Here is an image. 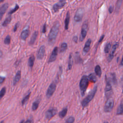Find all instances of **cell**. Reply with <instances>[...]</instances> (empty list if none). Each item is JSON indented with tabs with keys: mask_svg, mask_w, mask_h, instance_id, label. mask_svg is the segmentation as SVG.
Segmentation results:
<instances>
[{
	"mask_svg": "<svg viewBox=\"0 0 123 123\" xmlns=\"http://www.w3.org/2000/svg\"><path fill=\"white\" fill-rule=\"evenodd\" d=\"M119 46V43L118 42H116L113 46L111 50V51L108 57V61L109 62H110L113 59V57H114V53L117 49V48H118Z\"/></svg>",
	"mask_w": 123,
	"mask_h": 123,
	"instance_id": "11",
	"label": "cell"
},
{
	"mask_svg": "<svg viewBox=\"0 0 123 123\" xmlns=\"http://www.w3.org/2000/svg\"><path fill=\"white\" fill-rule=\"evenodd\" d=\"M11 20H12V16L11 15H10L5 19V20L3 21V23L2 24V25L3 27L7 26L9 24V23L11 22Z\"/></svg>",
	"mask_w": 123,
	"mask_h": 123,
	"instance_id": "25",
	"label": "cell"
},
{
	"mask_svg": "<svg viewBox=\"0 0 123 123\" xmlns=\"http://www.w3.org/2000/svg\"><path fill=\"white\" fill-rule=\"evenodd\" d=\"M95 72L97 76L100 77L102 74V71L101 67L99 65H97L95 67Z\"/></svg>",
	"mask_w": 123,
	"mask_h": 123,
	"instance_id": "22",
	"label": "cell"
},
{
	"mask_svg": "<svg viewBox=\"0 0 123 123\" xmlns=\"http://www.w3.org/2000/svg\"><path fill=\"white\" fill-rule=\"evenodd\" d=\"M67 48V44L66 43H62L61 45L60 52H63L64 51H65L66 50Z\"/></svg>",
	"mask_w": 123,
	"mask_h": 123,
	"instance_id": "32",
	"label": "cell"
},
{
	"mask_svg": "<svg viewBox=\"0 0 123 123\" xmlns=\"http://www.w3.org/2000/svg\"><path fill=\"white\" fill-rule=\"evenodd\" d=\"M37 35H38V32L37 31H35V32H34V33L33 34L31 37V39L29 42V45H32L34 44L37 38Z\"/></svg>",
	"mask_w": 123,
	"mask_h": 123,
	"instance_id": "19",
	"label": "cell"
},
{
	"mask_svg": "<svg viewBox=\"0 0 123 123\" xmlns=\"http://www.w3.org/2000/svg\"></svg>",
	"mask_w": 123,
	"mask_h": 123,
	"instance_id": "50",
	"label": "cell"
},
{
	"mask_svg": "<svg viewBox=\"0 0 123 123\" xmlns=\"http://www.w3.org/2000/svg\"></svg>",
	"mask_w": 123,
	"mask_h": 123,
	"instance_id": "51",
	"label": "cell"
},
{
	"mask_svg": "<svg viewBox=\"0 0 123 123\" xmlns=\"http://www.w3.org/2000/svg\"><path fill=\"white\" fill-rule=\"evenodd\" d=\"M110 75H111V80L112 84L114 85H116L117 83V79H116V75H115V74L114 73H111L110 74Z\"/></svg>",
	"mask_w": 123,
	"mask_h": 123,
	"instance_id": "24",
	"label": "cell"
},
{
	"mask_svg": "<svg viewBox=\"0 0 123 123\" xmlns=\"http://www.w3.org/2000/svg\"><path fill=\"white\" fill-rule=\"evenodd\" d=\"M91 43V39H88L86 42L85 46L84 47L83 49V52L85 54H86V53H87L89 49H90V44Z\"/></svg>",
	"mask_w": 123,
	"mask_h": 123,
	"instance_id": "14",
	"label": "cell"
},
{
	"mask_svg": "<svg viewBox=\"0 0 123 123\" xmlns=\"http://www.w3.org/2000/svg\"><path fill=\"white\" fill-rule=\"evenodd\" d=\"M109 123L108 122H104V123Z\"/></svg>",
	"mask_w": 123,
	"mask_h": 123,
	"instance_id": "49",
	"label": "cell"
},
{
	"mask_svg": "<svg viewBox=\"0 0 123 123\" xmlns=\"http://www.w3.org/2000/svg\"><path fill=\"white\" fill-rule=\"evenodd\" d=\"M123 0H117V3L116 4V7H115V12H118L121 7V5L122 4Z\"/></svg>",
	"mask_w": 123,
	"mask_h": 123,
	"instance_id": "29",
	"label": "cell"
},
{
	"mask_svg": "<svg viewBox=\"0 0 123 123\" xmlns=\"http://www.w3.org/2000/svg\"><path fill=\"white\" fill-rule=\"evenodd\" d=\"M18 25H19V24H18V23H17V24L15 25L14 27V29H13V31H14V32H15V31L17 30V27H18Z\"/></svg>",
	"mask_w": 123,
	"mask_h": 123,
	"instance_id": "42",
	"label": "cell"
},
{
	"mask_svg": "<svg viewBox=\"0 0 123 123\" xmlns=\"http://www.w3.org/2000/svg\"><path fill=\"white\" fill-rule=\"evenodd\" d=\"M84 14V9L82 8L78 9L75 13L74 19L75 22H79L81 21L83 18Z\"/></svg>",
	"mask_w": 123,
	"mask_h": 123,
	"instance_id": "7",
	"label": "cell"
},
{
	"mask_svg": "<svg viewBox=\"0 0 123 123\" xmlns=\"http://www.w3.org/2000/svg\"><path fill=\"white\" fill-rule=\"evenodd\" d=\"M111 48V44L110 43H108L106 44V45H105V48H104V52L105 53H109L110 50V49Z\"/></svg>",
	"mask_w": 123,
	"mask_h": 123,
	"instance_id": "33",
	"label": "cell"
},
{
	"mask_svg": "<svg viewBox=\"0 0 123 123\" xmlns=\"http://www.w3.org/2000/svg\"><path fill=\"white\" fill-rule=\"evenodd\" d=\"M3 123V121H1L0 122V123Z\"/></svg>",
	"mask_w": 123,
	"mask_h": 123,
	"instance_id": "48",
	"label": "cell"
},
{
	"mask_svg": "<svg viewBox=\"0 0 123 123\" xmlns=\"http://www.w3.org/2000/svg\"><path fill=\"white\" fill-rule=\"evenodd\" d=\"M77 39H78V38H77V36H74V37H73V41H74L75 43H77Z\"/></svg>",
	"mask_w": 123,
	"mask_h": 123,
	"instance_id": "41",
	"label": "cell"
},
{
	"mask_svg": "<svg viewBox=\"0 0 123 123\" xmlns=\"http://www.w3.org/2000/svg\"><path fill=\"white\" fill-rule=\"evenodd\" d=\"M106 84L105 88V95L106 97L108 99L111 97V96L112 95L113 91H112L111 81L109 78L107 77L106 76Z\"/></svg>",
	"mask_w": 123,
	"mask_h": 123,
	"instance_id": "4",
	"label": "cell"
},
{
	"mask_svg": "<svg viewBox=\"0 0 123 123\" xmlns=\"http://www.w3.org/2000/svg\"><path fill=\"white\" fill-rule=\"evenodd\" d=\"M123 114V98L122 99L121 102L117 108V111H116V115H120Z\"/></svg>",
	"mask_w": 123,
	"mask_h": 123,
	"instance_id": "17",
	"label": "cell"
},
{
	"mask_svg": "<svg viewBox=\"0 0 123 123\" xmlns=\"http://www.w3.org/2000/svg\"><path fill=\"white\" fill-rule=\"evenodd\" d=\"M120 65L121 66H123V56H122V60H121V62Z\"/></svg>",
	"mask_w": 123,
	"mask_h": 123,
	"instance_id": "45",
	"label": "cell"
},
{
	"mask_svg": "<svg viewBox=\"0 0 123 123\" xmlns=\"http://www.w3.org/2000/svg\"><path fill=\"white\" fill-rule=\"evenodd\" d=\"M60 24L59 22L56 23L52 27L48 36V42L50 45H52L55 41L59 31Z\"/></svg>",
	"mask_w": 123,
	"mask_h": 123,
	"instance_id": "1",
	"label": "cell"
},
{
	"mask_svg": "<svg viewBox=\"0 0 123 123\" xmlns=\"http://www.w3.org/2000/svg\"><path fill=\"white\" fill-rule=\"evenodd\" d=\"M113 7L112 6H111L109 7V12L110 13H111L113 12Z\"/></svg>",
	"mask_w": 123,
	"mask_h": 123,
	"instance_id": "40",
	"label": "cell"
},
{
	"mask_svg": "<svg viewBox=\"0 0 123 123\" xmlns=\"http://www.w3.org/2000/svg\"><path fill=\"white\" fill-rule=\"evenodd\" d=\"M74 118L73 116H70L68 118L65 122V123H74Z\"/></svg>",
	"mask_w": 123,
	"mask_h": 123,
	"instance_id": "35",
	"label": "cell"
},
{
	"mask_svg": "<svg viewBox=\"0 0 123 123\" xmlns=\"http://www.w3.org/2000/svg\"><path fill=\"white\" fill-rule=\"evenodd\" d=\"M30 94H31V92H29L22 100V105L23 106L24 105L26 102L28 100L29 98V97H30Z\"/></svg>",
	"mask_w": 123,
	"mask_h": 123,
	"instance_id": "30",
	"label": "cell"
},
{
	"mask_svg": "<svg viewBox=\"0 0 123 123\" xmlns=\"http://www.w3.org/2000/svg\"><path fill=\"white\" fill-rule=\"evenodd\" d=\"M46 31V25L44 24L42 27V33H45Z\"/></svg>",
	"mask_w": 123,
	"mask_h": 123,
	"instance_id": "39",
	"label": "cell"
},
{
	"mask_svg": "<svg viewBox=\"0 0 123 123\" xmlns=\"http://www.w3.org/2000/svg\"><path fill=\"white\" fill-rule=\"evenodd\" d=\"M10 42H11V37L9 35H7L4 39V43L5 44L8 45L10 43Z\"/></svg>",
	"mask_w": 123,
	"mask_h": 123,
	"instance_id": "34",
	"label": "cell"
},
{
	"mask_svg": "<svg viewBox=\"0 0 123 123\" xmlns=\"http://www.w3.org/2000/svg\"><path fill=\"white\" fill-rule=\"evenodd\" d=\"M66 0H60L59 2L55 3L53 6V10L54 12H56L59 9L62 8L66 4Z\"/></svg>",
	"mask_w": 123,
	"mask_h": 123,
	"instance_id": "10",
	"label": "cell"
},
{
	"mask_svg": "<svg viewBox=\"0 0 123 123\" xmlns=\"http://www.w3.org/2000/svg\"><path fill=\"white\" fill-rule=\"evenodd\" d=\"M70 13L69 12H67L65 21H64V28H65V29L66 30H67L68 29V26H69V24L70 22Z\"/></svg>",
	"mask_w": 123,
	"mask_h": 123,
	"instance_id": "20",
	"label": "cell"
},
{
	"mask_svg": "<svg viewBox=\"0 0 123 123\" xmlns=\"http://www.w3.org/2000/svg\"><path fill=\"white\" fill-rule=\"evenodd\" d=\"M104 37V35H102V36L100 37V39H99V41H98V43H100V42H101V41L103 40Z\"/></svg>",
	"mask_w": 123,
	"mask_h": 123,
	"instance_id": "44",
	"label": "cell"
},
{
	"mask_svg": "<svg viewBox=\"0 0 123 123\" xmlns=\"http://www.w3.org/2000/svg\"><path fill=\"white\" fill-rule=\"evenodd\" d=\"M39 102H40V100L39 99H37L33 102V103L32 104V111H35L37 110V109L38 107Z\"/></svg>",
	"mask_w": 123,
	"mask_h": 123,
	"instance_id": "27",
	"label": "cell"
},
{
	"mask_svg": "<svg viewBox=\"0 0 123 123\" xmlns=\"http://www.w3.org/2000/svg\"><path fill=\"white\" fill-rule=\"evenodd\" d=\"M67 112V108H64L59 113V116L60 117V118L62 119L66 116Z\"/></svg>",
	"mask_w": 123,
	"mask_h": 123,
	"instance_id": "23",
	"label": "cell"
},
{
	"mask_svg": "<svg viewBox=\"0 0 123 123\" xmlns=\"http://www.w3.org/2000/svg\"><path fill=\"white\" fill-rule=\"evenodd\" d=\"M34 61H35V57L33 55L31 56L28 61V65L30 67H32L34 65Z\"/></svg>",
	"mask_w": 123,
	"mask_h": 123,
	"instance_id": "26",
	"label": "cell"
},
{
	"mask_svg": "<svg viewBox=\"0 0 123 123\" xmlns=\"http://www.w3.org/2000/svg\"><path fill=\"white\" fill-rule=\"evenodd\" d=\"M29 35V30L28 29L23 30L21 34V38L23 40H25Z\"/></svg>",
	"mask_w": 123,
	"mask_h": 123,
	"instance_id": "18",
	"label": "cell"
},
{
	"mask_svg": "<svg viewBox=\"0 0 123 123\" xmlns=\"http://www.w3.org/2000/svg\"><path fill=\"white\" fill-rule=\"evenodd\" d=\"M6 91V88L5 87H3L1 88L0 92V98H2L5 95Z\"/></svg>",
	"mask_w": 123,
	"mask_h": 123,
	"instance_id": "37",
	"label": "cell"
},
{
	"mask_svg": "<svg viewBox=\"0 0 123 123\" xmlns=\"http://www.w3.org/2000/svg\"><path fill=\"white\" fill-rule=\"evenodd\" d=\"M58 47H55L53 49L51 52V54L49 57V62H54L56 60L57 58V54H58Z\"/></svg>",
	"mask_w": 123,
	"mask_h": 123,
	"instance_id": "12",
	"label": "cell"
},
{
	"mask_svg": "<svg viewBox=\"0 0 123 123\" xmlns=\"http://www.w3.org/2000/svg\"><path fill=\"white\" fill-rule=\"evenodd\" d=\"M20 123H25V120H22L20 122Z\"/></svg>",
	"mask_w": 123,
	"mask_h": 123,
	"instance_id": "46",
	"label": "cell"
},
{
	"mask_svg": "<svg viewBox=\"0 0 123 123\" xmlns=\"http://www.w3.org/2000/svg\"><path fill=\"white\" fill-rule=\"evenodd\" d=\"M19 8V6H18L17 4H16V5H15V7H14L13 9H12V10H11V11H10V12H9V13H8L9 15L12 14L13 13L15 12Z\"/></svg>",
	"mask_w": 123,
	"mask_h": 123,
	"instance_id": "36",
	"label": "cell"
},
{
	"mask_svg": "<svg viewBox=\"0 0 123 123\" xmlns=\"http://www.w3.org/2000/svg\"><path fill=\"white\" fill-rule=\"evenodd\" d=\"M88 30V25L87 23H84L82 26L81 35L80 37V41H83L86 37Z\"/></svg>",
	"mask_w": 123,
	"mask_h": 123,
	"instance_id": "9",
	"label": "cell"
},
{
	"mask_svg": "<svg viewBox=\"0 0 123 123\" xmlns=\"http://www.w3.org/2000/svg\"><path fill=\"white\" fill-rule=\"evenodd\" d=\"M4 80H5V77L1 76L0 77V84H2L4 82Z\"/></svg>",
	"mask_w": 123,
	"mask_h": 123,
	"instance_id": "43",
	"label": "cell"
},
{
	"mask_svg": "<svg viewBox=\"0 0 123 123\" xmlns=\"http://www.w3.org/2000/svg\"><path fill=\"white\" fill-rule=\"evenodd\" d=\"M88 78L90 81L93 83H95L97 81L96 75L94 73H91L90 74H89V75H88Z\"/></svg>",
	"mask_w": 123,
	"mask_h": 123,
	"instance_id": "28",
	"label": "cell"
},
{
	"mask_svg": "<svg viewBox=\"0 0 123 123\" xmlns=\"http://www.w3.org/2000/svg\"><path fill=\"white\" fill-rule=\"evenodd\" d=\"M74 57H75V61L76 63H81V62H82V60L80 56V54L78 52H75Z\"/></svg>",
	"mask_w": 123,
	"mask_h": 123,
	"instance_id": "31",
	"label": "cell"
},
{
	"mask_svg": "<svg viewBox=\"0 0 123 123\" xmlns=\"http://www.w3.org/2000/svg\"><path fill=\"white\" fill-rule=\"evenodd\" d=\"M21 71L20 70H18L16 73V74L15 75V77L13 79V85L14 86L16 85L17 83L19 81L20 79H21Z\"/></svg>",
	"mask_w": 123,
	"mask_h": 123,
	"instance_id": "16",
	"label": "cell"
},
{
	"mask_svg": "<svg viewBox=\"0 0 123 123\" xmlns=\"http://www.w3.org/2000/svg\"><path fill=\"white\" fill-rule=\"evenodd\" d=\"M73 58L72 56V54L70 53L69 57V60H68V69L69 70H71L73 64Z\"/></svg>",
	"mask_w": 123,
	"mask_h": 123,
	"instance_id": "21",
	"label": "cell"
},
{
	"mask_svg": "<svg viewBox=\"0 0 123 123\" xmlns=\"http://www.w3.org/2000/svg\"><path fill=\"white\" fill-rule=\"evenodd\" d=\"M98 86H95L93 89L91 90V91L90 92L89 95H88L81 102V105L83 107H86L89 103L92 100V99L94 97L97 91Z\"/></svg>",
	"mask_w": 123,
	"mask_h": 123,
	"instance_id": "3",
	"label": "cell"
},
{
	"mask_svg": "<svg viewBox=\"0 0 123 123\" xmlns=\"http://www.w3.org/2000/svg\"><path fill=\"white\" fill-rule=\"evenodd\" d=\"M9 7V4L7 3H6L4 4H3L0 9V19L2 18V17L3 15L5 13L6 11H7L8 8Z\"/></svg>",
	"mask_w": 123,
	"mask_h": 123,
	"instance_id": "15",
	"label": "cell"
},
{
	"mask_svg": "<svg viewBox=\"0 0 123 123\" xmlns=\"http://www.w3.org/2000/svg\"><path fill=\"white\" fill-rule=\"evenodd\" d=\"M25 123H33V118L32 117L29 118L27 120V121Z\"/></svg>",
	"mask_w": 123,
	"mask_h": 123,
	"instance_id": "38",
	"label": "cell"
},
{
	"mask_svg": "<svg viewBox=\"0 0 123 123\" xmlns=\"http://www.w3.org/2000/svg\"><path fill=\"white\" fill-rule=\"evenodd\" d=\"M114 106V100L112 98L107 99L104 106V111L105 112H110Z\"/></svg>",
	"mask_w": 123,
	"mask_h": 123,
	"instance_id": "5",
	"label": "cell"
},
{
	"mask_svg": "<svg viewBox=\"0 0 123 123\" xmlns=\"http://www.w3.org/2000/svg\"><path fill=\"white\" fill-rule=\"evenodd\" d=\"M45 53V47L44 46H41L37 53V58L38 60H41L43 58Z\"/></svg>",
	"mask_w": 123,
	"mask_h": 123,
	"instance_id": "13",
	"label": "cell"
},
{
	"mask_svg": "<svg viewBox=\"0 0 123 123\" xmlns=\"http://www.w3.org/2000/svg\"><path fill=\"white\" fill-rule=\"evenodd\" d=\"M56 85L57 82L53 81L49 86L46 92V96L48 98H50L53 95L56 88Z\"/></svg>",
	"mask_w": 123,
	"mask_h": 123,
	"instance_id": "6",
	"label": "cell"
},
{
	"mask_svg": "<svg viewBox=\"0 0 123 123\" xmlns=\"http://www.w3.org/2000/svg\"><path fill=\"white\" fill-rule=\"evenodd\" d=\"M57 113V109L55 108H50L46 112V118L48 120H50Z\"/></svg>",
	"mask_w": 123,
	"mask_h": 123,
	"instance_id": "8",
	"label": "cell"
},
{
	"mask_svg": "<svg viewBox=\"0 0 123 123\" xmlns=\"http://www.w3.org/2000/svg\"><path fill=\"white\" fill-rule=\"evenodd\" d=\"M88 76H86V75H84L80 81L79 87L82 96H84L85 95L88 85Z\"/></svg>",
	"mask_w": 123,
	"mask_h": 123,
	"instance_id": "2",
	"label": "cell"
},
{
	"mask_svg": "<svg viewBox=\"0 0 123 123\" xmlns=\"http://www.w3.org/2000/svg\"><path fill=\"white\" fill-rule=\"evenodd\" d=\"M4 0H0V2H2V1H3Z\"/></svg>",
	"mask_w": 123,
	"mask_h": 123,
	"instance_id": "47",
	"label": "cell"
}]
</instances>
